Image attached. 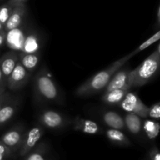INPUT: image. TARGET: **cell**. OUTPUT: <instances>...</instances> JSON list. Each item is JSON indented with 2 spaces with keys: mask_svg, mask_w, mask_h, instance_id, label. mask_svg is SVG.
Segmentation results:
<instances>
[{
  "mask_svg": "<svg viewBox=\"0 0 160 160\" xmlns=\"http://www.w3.org/2000/svg\"><path fill=\"white\" fill-rule=\"evenodd\" d=\"M6 86H2V87H0V96L4 93L5 92H6Z\"/></svg>",
  "mask_w": 160,
  "mask_h": 160,
  "instance_id": "obj_33",
  "label": "cell"
},
{
  "mask_svg": "<svg viewBox=\"0 0 160 160\" xmlns=\"http://www.w3.org/2000/svg\"><path fill=\"white\" fill-rule=\"evenodd\" d=\"M118 106L128 113L137 115L142 119L148 118V107L134 92H128Z\"/></svg>",
  "mask_w": 160,
  "mask_h": 160,
  "instance_id": "obj_6",
  "label": "cell"
},
{
  "mask_svg": "<svg viewBox=\"0 0 160 160\" xmlns=\"http://www.w3.org/2000/svg\"><path fill=\"white\" fill-rule=\"evenodd\" d=\"M12 157H16L12 152L0 141V160H8Z\"/></svg>",
  "mask_w": 160,
  "mask_h": 160,
  "instance_id": "obj_26",
  "label": "cell"
},
{
  "mask_svg": "<svg viewBox=\"0 0 160 160\" xmlns=\"http://www.w3.org/2000/svg\"><path fill=\"white\" fill-rule=\"evenodd\" d=\"M131 59V56L130 54L127 55L112 62L106 69L95 73L78 88L75 92V95L80 97L91 96L104 90L114 73L123 67Z\"/></svg>",
  "mask_w": 160,
  "mask_h": 160,
  "instance_id": "obj_1",
  "label": "cell"
},
{
  "mask_svg": "<svg viewBox=\"0 0 160 160\" xmlns=\"http://www.w3.org/2000/svg\"><path fill=\"white\" fill-rule=\"evenodd\" d=\"M160 66V45L138 67L130 72L133 88H140L149 83L156 76Z\"/></svg>",
  "mask_w": 160,
  "mask_h": 160,
  "instance_id": "obj_3",
  "label": "cell"
},
{
  "mask_svg": "<svg viewBox=\"0 0 160 160\" xmlns=\"http://www.w3.org/2000/svg\"><path fill=\"white\" fill-rule=\"evenodd\" d=\"M101 115L105 124L109 128L120 130V131L126 130L124 119L118 112L112 110H106L103 111Z\"/></svg>",
  "mask_w": 160,
  "mask_h": 160,
  "instance_id": "obj_16",
  "label": "cell"
},
{
  "mask_svg": "<svg viewBox=\"0 0 160 160\" xmlns=\"http://www.w3.org/2000/svg\"><path fill=\"white\" fill-rule=\"evenodd\" d=\"M147 160H160V153L157 146L154 145L148 151L147 155Z\"/></svg>",
  "mask_w": 160,
  "mask_h": 160,
  "instance_id": "obj_27",
  "label": "cell"
},
{
  "mask_svg": "<svg viewBox=\"0 0 160 160\" xmlns=\"http://www.w3.org/2000/svg\"><path fill=\"white\" fill-rule=\"evenodd\" d=\"M130 88L126 87L120 89L110 91L109 92H106L102 96V101L109 106H117L120 104L127 94L129 92Z\"/></svg>",
  "mask_w": 160,
  "mask_h": 160,
  "instance_id": "obj_19",
  "label": "cell"
},
{
  "mask_svg": "<svg viewBox=\"0 0 160 160\" xmlns=\"http://www.w3.org/2000/svg\"><path fill=\"white\" fill-rule=\"evenodd\" d=\"M148 117H149L151 120L159 122V120H160V102H159L152 104L151 107H148Z\"/></svg>",
  "mask_w": 160,
  "mask_h": 160,
  "instance_id": "obj_25",
  "label": "cell"
},
{
  "mask_svg": "<svg viewBox=\"0 0 160 160\" xmlns=\"http://www.w3.org/2000/svg\"><path fill=\"white\" fill-rule=\"evenodd\" d=\"M13 8V6H11L8 2L5 3L0 6V23L3 25V27L5 26L8 19L10 17Z\"/></svg>",
  "mask_w": 160,
  "mask_h": 160,
  "instance_id": "obj_24",
  "label": "cell"
},
{
  "mask_svg": "<svg viewBox=\"0 0 160 160\" xmlns=\"http://www.w3.org/2000/svg\"><path fill=\"white\" fill-rule=\"evenodd\" d=\"M27 1H28V0H9L7 2L9 3V4H10L11 6H13V7H15V6H19V5L25 4Z\"/></svg>",
  "mask_w": 160,
  "mask_h": 160,
  "instance_id": "obj_29",
  "label": "cell"
},
{
  "mask_svg": "<svg viewBox=\"0 0 160 160\" xmlns=\"http://www.w3.org/2000/svg\"><path fill=\"white\" fill-rule=\"evenodd\" d=\"M2 86H6V81L5 80L2 73L1 71V69H0V87H2Z\"/></svg>",
  "mask_w": 160,
  "mask_h": 160,
  "instance_id": "obj_31",
  "label": "cell"
},
{
  "mask_svg": "<svg viewBox=\"0 0 160 160\" xmlns=\"http://www.w3.org/2000/svg\"><path fill=\"white\" fill-rule=\"evenodd\" d=\"M29 26L24 23L18 28L6 32V45L10 50L17 52H21L22 46Z\"/></svg>",
  "mask_w": 160,
  "mask_h": 160,
  "instance_id": "obj_9",
  "label": "cell"
},
{
  "mask_svg": "<svg viewBox=\"0 0 160 160\" xmlns=\"http://www.w3.org/2000/svg\"><path fill=\"white\" fill-rule=\"evenodd\" d=\"M73 130L88 134H104V130L96 122L77 116L73 121Z\"/></svg>",
  "mask_w": 160,
  "mask_h": 160,
  "instance_id": "obj_12",
  "label": "cell"
},
{
  "mask_svg": "<svg viewBox=\"0 0 160 160\" xmlns=\"http://www.w3.org/2000/svg\"><path fill=\"white\" fill-rule=\"evenodd\" d=\"M38 120L42 127L47 129L56 131L67 128L71 120L61 112L52 109H44L38 115Z\"/></svg>",
  "mask_w": 160,
  "mask_h": 160,
  "instance_id": "obj_4",
  "label": "cell"
},
{
  "mask_svg": "<svg viewBox=\"0 0 160 160\" xmlns=\"http://www.w3.org/2000/svg\"><path fill=\"white\" fill-rule=\"evenodd\" d=\"M27 130L28 129L23 124L16 125L0 137V141H2L12 152L15 156H17L21 147Z\"/></svg>",
  "mask_w": 160,
  "mask_h": 160,
  "instance_id": "obj_7",
  "label": "cell"
},
{
  "mask_svg": "<svg viewBox=\"0 0 160 160\" xmlns=\"http://www.w3.org/2000/svg\"><path fill=\"white\" fill-rule=\"evenodd\" d=\"M48 152V144L45 142H40L32 151L23 158V160H49Z\"/></svg>",
  "mask_w": 160,
  "mask_h": 160,
  "instance_id": "obj_21",
  "label": "cell"
},
{
  "mask_svg": "<svg viewBox=\"0 0 160 160\" xmlns=\"http://www.w3.org/2000/svg\"><path fill=\"white\" fill-rule=\"evenodd\" d=\"M160 25V7L159 6L157 9V26L159 27Z\"/></svg>",
  "mask_w": 160,
  "mask_h": 160,
  "instance_id": "obj_32",
  "label": "cell"
},
{
  "mask_svg": "<svg viewBox=\"0 0 160 160\" xmlns=\"http://www.w3.org/2000/svg\"><path fill=\"white\" fill-rule=\"evenodd\" d=\"M130 72H131V70H128V69H125V70L120 69L118 71L116 72L106 88L104 89V93L126 87L132 88V80L130 75Z\"/></svg>",
  "mask_w": 160,
  "mask_h": 160,
  "instance_id": "obj_10",
  "label": "cell"
},
{
  "mask_svg": "<svg viewBox=\"0 0 160 160\" xmlns=\"http://www.w3.org/2000/svg\"><path fill=\"white\" fill-rule=\"evenodd\" d=\"M44 134H45V128L40 124L34 125L31 128L27 130L17 157L23 158L30 152L32 151L36 145L42 141Z\"/></svg>",
  "mask_w": 160,
  "mask_h": 160,
  "instance_id": "obj_5",
  "label": "cell"
},
{
  "mask_svg": "<svg viewBox=\"0 0 160 160\" xmlns=\"http://www.w3.org/2000/svg\"><path fill=\"white\" fill-rule=\"evenodd\" d=\"M159 38H160V31H158L156 34H154L153 35H152L151 37L148 39V40H146L145 42H144L142 45H139L137 48H135L134 51L131 52L130 53V56H131V58H132L133 56H134L135 55H137L138 53H139L140 52L143 51V50L146 49L147 48H148L149 46H151L152 45H153L154 43L157 42L159 40Z\"/></svg>",
  "mask_w": 160,
  "mask_h": 160,
  "instance_id": "obj_23",
  "label": "cell"
},
{
  "mask_svg": "<svg viewBox=\"0 0 160 160\" xmlns=\"http://www.w3.org/2000/svg\"><path fill=\"white\" fill-rule=\"evenodd\" d=\"M31 78V73L18 62L9 78H7L6 88L11 92L21 90L28 84Z\"/></svg>",
  "mask_w": 160,
  "mask_h": 160,
  "instance_id": "obj_8",
  "label": "cell"
},
{
  "mask_svg": "<svg viewBox=\"0 0 160 160\" xmlns=\"http://www.w3.org/2000/svg\"><path fill=\"white\" fill-rule=\"evenodd\" d=\"M17 62L18 53L12 50L6 52L0 57V69L6 81H7V78L15 68Z\"/></svg>",
  "mask_w": 160,
  "mask_h": 160,
  "instance_id": "obj_15",
  "label": "cell"
},
{
  "mask_svg": "<svg viewBox=\"0 0 160 160\" xmlns=\"http://www.w3.org/2000/svg\"><path fill=\"white\" fill-rule=\"evenodd\" d=\"M104 133L108 140L114 145L122 147H129L132 145V142L123 131L108 128L104 131Z\"/></svg>",
  "mask_w": 160,
  "mask_h": 160,
  "instance_id": "obj_18",
  "label": "cell"
},
{
  "mask_svg": "<svg viewBox=\"0 0 160 160\" xmlns=\"http://www.w3.org/2000/svg\"><path fill=\"white\" fill-rule=\"evenodd\" d=\"M18 53V62L30 73H32L38 66L41 59V52Z\"/></svg>",
  "mask_w": 160,
  "mask_h": 160,
  "instance_id": "obj_17",
  "label": "cell"
},
{
  "mask_svg": "<svg viewBox=\"0 0 160 160\" xmlns=\"http://www.w3.org/2000/svg\"><path fill=\"white\" fill-rule=\"evenodd\" d=\"M0 1H1V0H0Z\"/></svg>",
  "mask_w": 160,
  "mask_h": 160,
  "instance_id": "obj_35",
  "label": "cell"
},
{
  "mask_svg": "<svg viewBox=\"0 0 160 160\" xmlns=\"http://www.w3.org/2000/svg\"><path fill=\"white\" fill-rule=\"evenodd\" d=\"M33 90L36 99L40 102L61 103L62 102V93L45 67L41 69L34 77Z\"/></svg>",
  "mask_w": 160,
  "mask_h": 160,
  "instance_id": "obj_2",
  "label": "cell"
},
{
  "mask_svg": "<svg viewBox=\"0 0 160 160\" xmlns=\"http://www.w3.org/2000/svg\"><path fill=\"white\" fill-rule=\"evenodd\" d=\"M22 98L20 95H12L9 102L0 109V128L9 123L17 114L21 106Z\"/></svg>",
  "mask_w": 160,
  "mask_h": 160,
  "instance_id": "obj_11",
  "label": "cell"
},
{
  "mask_svg": "<svg viewBox=\"0 0 160 160\" xmlns=\"http://www.w3.org/2000/svg\"><path fill=\"white\" fill-rule=\"evenodd\" d=\"M12 95L10 93V92H5L2 95L0 96V109L8 102L10 100V98H12Z\"/></svg>",
  "mask_w": 160,
  "mask_h": 160,
  "instance_id": "obj_28",
  "label": "cell"
},
{
  "mask_svg": "<svg viewBox=\"0 0 160 160\" xmlns=\"http://www.w3.org/2000/svg\"><path fill=\"white\" fill-rule=\"evenodd\" d=\"M4 31V27H3V25L0 23V31Z\"/></svg>",
  "mask_w": 160,
  "mask_h": 160,
  "instance_id": "obj_34",
  "label": "cell"
},
{
  "mask_svg": "<svg viewBox=\"0 0 160 160\" xmlns=\"http://www.w3.org/2000/svg\"><path fill=\"white\" fill-rule=\"evenodd\" d=\"M125 128L133 135H138L142 131V119L134 114L127 113L123 117Z\"/></svg>",
  "mask_w": 160,
  "mask_h": 160,
  "instance_id": "obj_20",
  "label": "cell"
},
{
  "mask_svg": "<svg viewBox=\"0 0 160 160\" xmlns=\"http://www.w3.org/2000/svg\"><path fill=\"white\" fill-rule=\"evenodd\" d=\"M42 48V38L40 34L34 29L30 28L27 32L21 52L24 53H38L40 52Z\"/></svg>",
  "mask_w": 160,
  "mask_h": 160,
  "instance_id": "obj_13",
  "label": "cell"
},
{
  "mask_svg": "<svg viewBox=\"0 0 160 160\" xmlns=\"http://www.w3.org/2000/svg\"><path fill=\"white\" fill-rule=\"evenodd\" d=\"M160 125L158 121L148 119L142 123V131L149 140L154 141L158 137L159 133Z\"/></svg>",
  "mask_w": 160,
  "mask_h": 160,
  "instance_id": "obj_22",
  "label": "cell"
},
{
  "mask_svg": "<svg viewBox=\"0 0 160 160\" xmlns=\"http://www.w3.org/2000/svg\"><path fill=\"white\" fill-rule=\"evenodd\" d=\"M6 45V32L4 31H0V48Z\"/></svg>",
  "mask_w": 160,
  "mask_h": 160,
  "instance_id": "obj_30",
  "label": "cell"
},
{
  "mask_svg": "<svg viewBox=\"0 0 160 160\" xmlns=\"http://www.w3.org/2000/svg\"><path fill=\"white\" fill-rule=\"evenodd\" d=\"M27 15L26 5H19L13 8L10 17L8 19L7 22L4 26V31L8 32L12 29L18 28L23 24L25 21V17Z\"/></svg>",
  "mask_w": 160,
  "mask_h": 160,
  "instance_id": "obj_14",
  "label": "cell"
}]
</instances>
